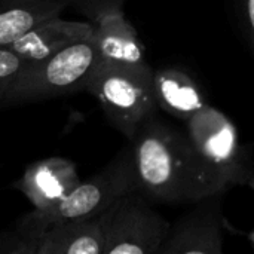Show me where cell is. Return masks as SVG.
I'll use <instances>...</instances> for the list:
<instances>
[{
  "mask_svg": "<svg viewBox=\"0 0 254 254\" xmlns=\"http://www.w3.org/2000/svg\"><path fill=\"white\" fill-rule=\"evenodd\" d=\"M103 254H159L171 225L140 190L129 192L98 214Z\"/></svg>",
  "mask_w": 254,
  "mask_h": 254,
  "instance_id": "8992f818",
  "label": "cell"
},
{
  "mask_svg": "<svg viewBox=\"0 0 254 254\" xmlns=\"http://www.w3.org/2000/svg\"><path fill=\"white\" fill-rule=\"evenodd\" d=\"M140 190L132 149L121 150L97 174L80 182L71 193L49 210H33L21 217L18 226L43 231L58 223L97 217L129 192Z\"/></svg>",
  "mask_w": 254,
  "mask_h": 254,
  "instance_id": "7a4b0ae2",
  "label": "cell"
},
{
  "mask_svg": "<svg viewBox=\"0 0 254 254\" xmlns=\"http://www.w3.org/2000/svg\"><path fill=\"white\" fill-rule=\"evenodd\" d=\"M58 0H0V46H7L39 22L61 15Z\"/></svg>",
  "mask_w": 254,
  "mask_h": 254,
  "instance_id": "4fadbf2b",
  "label": "cell"
},
{
  "mask_svg": "<svg viewBox=\"0 0 254 254\" xmlns=\"http://www.w3.org/2000/svg\"><path fill=\"white\" fill-rule=\"evenodd\" d=\"M131 149L140 192L152 199L183 204L228 192L202 162L188 134L162 121L152 118L143 124Z\"/></svg>",
  "mask_w": 254,
  "mask_h": 254,
  "instance_id": "6da1fadb",
  "label": "cell"
},
{
  "mask_svg": "<svg viewBox=\"0 0 254 254\" xmlns=\"http://www.w3.org/2000/svg\"><path fill=\"white\" fill-rule=\"evenodd\" d=\"M240 7L246 34L254 51V0H240Z\"/></svg>",
  "mask_w": 254,
  "mask_h": 254,
  "instance_id": "2e32d148",
  "label": "cell"
},
{
  "mask_svg": "<svg viewBox=\"0 0 254 254\" xmlns=\"http://www.w3.org/2000/svg\"><path fill=\"white\" fill-rule=\"evenodd\" d=\"M247 238H249V241H250V244H252V247H253L254 250V231H252L250 234H247Z\"/></svg>",
  "mask_w": 254,
  "mask_h": 254,
  "instance_id": "e0dca14e",
  "label": "cell"
},
{
  "mask_svg": "<svg viewBox=\"0 0 254 254\" xmlns=\"http://www.w3.org/2000/svg\"><path fill=\"white\" fill-rule=\"evenodd\" d=\"M95 65L92 39L79 40L63 51L30 63L7 91L1 106H19L85 91Z\"/></svg>",
  "mask_w": 254,
  "mask_h": 254,
  "instance_id": "3957f363",
  "label": "cell"
},
{
  "mask_svg": "<svg viewBox=\"0 0 254 254\" xmlns=\"http://www.w3.org/2000/svg\"><path fill=\"white\" fill-rule=\"evenodd\" d=\"M92 31L94 24L91 21H70L55 15L30 28L6 48L27 63H36L79 40L89 39Z\"/></svg>",
  "mask_w": 254,
  "mask_h": 254,
  "instance_id": "30bf717a",
  "label": "cell"
},
{
  "mask_svg": "<svg viewBox=\"0 0 254 254\" xmlns=\"http://www.w3.org/2000/svg\"><path fill=\"white\" fill-rule=\"evenodd\" d=\"M25 60L18 57L6 46H0V106L4 101V97L22 70L28 65Z\"/></svg>",
  "mask_w": 254,
  "mask_h": 254,
  "instance_id": "5bb4252c",
  "label": "cell"
},
{
  "mask_svg": "<svg viewBox=\"0 0 254 254\" xmlns=\"http://www.w3.org/2000/svg\"><path fill=\"white\" fill-rule=\"evenodd\" d=\"M65 7H73L80 15L86 16L92 24L101 16L124 10L127 0H58Z\"/></svg>",
  "mask_w": 254,
  "mask_h": 254,
  "instance_id": "9a60e30c",
  "label": "cell"
},
{
  "mask_svg": "<svg viewBox=\"0 0 254 254\" xmlns=\"http://www.w3.org/2000/svg\"><path fill=\"white\" fill-rule=\"evenodd\" d=\"M247 186H249L250 189H253V190H254V176H253V179H252V180L249 182V185H247Z\"/></svg>",
  "mask_w": 254,
  "mask_h": 254,
  "instance_id": "ac0fdd59",
  "label": "cell"
},
{
  "mask_svg": "<svg viewBox=\"0 0 254 254\" xmlns=\"http://www.w3.org/2000/svg\"><path fill=\"white\" fill-rule=\"evenodd\" d=\"M82 180L76 164L63 156H51L30 164L12 183L33 205V210H49L67 198Z\"/></svg>",
  "mask_w": 254,
  "mask_h": 254,
  "instance_id": "9c48e42d",
  "label": "cell"
},
{
  "mask_svg": "<svg viewBox=\"0 0 254 254\" xmlns=\"http://www.w3.org/2000/svg\"><path fill=\"white\" fill-rule=\"evenodd\" d=\"M216 192L196 201L195 207L182 216L171 228L159 254H222L223 231V195Z\"/></svg>",
  "mask_w": 254,
  "mask_h": 254,
  "instance_id": "52a82bcc",
  "label": "cell"
},
{
  "mask_svg": "<svg viewBox=\"0 0 254 254\" xmlns=\"http://www.w3.org/2000/svg\"><path fill=\"white\" fill-rule=\"evenodd\" d=\"M91 39L95 48L94 68L152 70L144 45L124 10L107 13L94 22Z\"/></svg>",
  "mask_w": 254,
  "mask_h": 254,
  "instance_id": "ba28073f",
  "label": "cell"
},
{
  "mask_svg": "<svg viewBox=\"0 0 254 254\" xmlns=\"http://www.w3.org/2000/svg\"><path fill=\"white\" fill-rule=\"evenodd\" d=\"M37 232V254H103L104 238L98 216L58 223Z\"/></svg>",
  "mask_w": 254,
  "mask_h": 254,
  "instance_id": "8fae6325",
  "label": "cell"
},
{
  "mask_svg": "<svg viewBox=\"0 0 254 254\" xmlns=\"http://www.w3.org/2000/svg\"><path fill=\"white\" fill-rule=\"evenodd\" d=\"M153 85L158 107L183 122L208 104L199 85L183 70H158L153 74Z\"/></svg>",
  "mask_w": 254,
  "mask_h": 254,
  "instance_id": "7c38bea8",
  "label": "cell"
},
{
  "mask_svg": "<svg viewBox=\"0 0 254 254\" xmlns=\"http://www.w3.org/2000/svg\"><path fill=\"white\" fill-rule=\"evenodd\" d=\"M185 124L196 153L223 189L249 185L254 176L252 161L235 124L222 110L207 104Z\"/></svg>",
  "mask_w": 254,
  "mask_h": 254,
  "instance_id": "5b68a950",
  "label": "cell"
},
{
  "mask_svg": "<svg viewBox=\"0 0 254 254\" xmlns=\"http://www.w3.org/2000/svg\"><path fill=\"white\" fill-rule=\"evenodd\" d=\"M153 70L92 68L85 91L100 103L109 122L129 141L149 119L158 103Z\"/></svg>",
  "mask_w": 254,
  "mask_h": 254,
  "instance_id": "277c9868",
  "label": "cell"
}]
</instances>
